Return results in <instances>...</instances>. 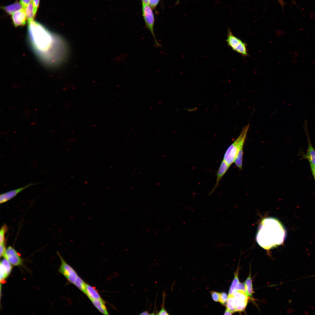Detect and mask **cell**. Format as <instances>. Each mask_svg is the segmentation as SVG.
Returning a JSON list of instances; mask_svg holds the SVG:
<instances>
[{"label":"cell","instance_id":"cell-7","mask_svg":"<svg viewBox=\"0 0 315 315\" xmlns=\"http://www.w3.org/2000/svg\"><path fill=\"white\" fill-rule=\"evenodd\" d=\"M303 127L306 134L308 143V149L307 153L303 156V158L307 159L309 162L310 165H315V150L310 140L308 133L307 121L305 119Z\"/></svg>","mask_w":315,"mask_h":315},{"label":"cell","instance_id":"cell-24","mask_svg":"<svg viewBox=\"0 0 315 315\" xmlns=\"http://www.w3.org/2000/svg\"><path fill=\"white\" fill-rule=\"evenodd\" d=\"M235 290H241L247 294L246 288L244 283H240L239 282L236 285Z\"/></svg>","mask_w":315,"mask_h":315},{"label":"cell","instance_id":"cell-2","mask_svg":"<svg viewBox=\"0 0 315 315\" xmlns=\"http://www.w3.org/2000/svg\"><path fill=\"white\" fill-rule=\"evenodd\" d=\"M286 235L285 229L278 220L268 217L262 220L258 228L256 240L261 247L269 250L282 244Z\"/></svg>","mask_w":315,"mask_h":315},{"label":"cell","instance_id":"cell-25","mask_svg":"<svg viewBox=\"0 0 315 315\" xmlns=\"http://www.w3.org/2000/svg\"><path fill=\"white\" fill-rule=\"evenodd\" d=\"M212 298L213 300L216 302H219L220 298V293L215 291L211 292Z\"/></svg>","mask_w":315,"mask_h":315},{"label":"cell","instance_id":"cell-10","mask_svg":"<svg viewBox=\"0 0 315 315\" xmlns=\"http://www.w3.org/2000/svg\"><path fill=\"white\" fill-rule=\"evenodd\" d=\"M12 19L15 27L24 25L27 19L25 9L22 8L12 15Z\"/></svg>","mask_w":315,"mask_h":315},{"label":"cell","instance_id":"cell-31","mask_svg":"<svg viewBox=\"0 0 315 315\" xmlns=\"http://www.w3.org/2000/svg\"><path fill=\"white\" fill-rule=\"evenodd\" d=\"M232 314V313L229 310H228V309H226V310H225V311L224 314V315H231V314Z\"/></svg>","mask_w":315,"mask_h":315},{"label":"cell","instance_id":"cell-11","mask_svg":"<svg viewBox=\"0 0 315 315\" xmlns=\"http://www.w3.org/2000/svg\"><path fill=\"white\" fill-rule=\"evenodd\" d=\"M12 265L5 258L0 262V281H4L10 275L12 270Z\"/></svg>","mask_w":315,"mask_h":315},{"label":"cell","instance_id":"cell-20","mask_svg":"<svg viewBox=\"0 0 315 315\" xmlns=\"http://www.w3.org/2000/svg\"><path fill=\"white\" fill-rule=\"evenodd\" d=\"M86 283L79 276H78L74 285L80 290L85 293Z\"/></svg>","mask_w":315,"mask_h":315},{"label":"cell","instance_id":"cell-22","mask_svg":"<svg viewBox=\"0 0 315 315\" xmlns=\"http://www.w3.org/2000/svg\"><path fill=\"white\" fill-rule=\"evenodd\" d=\"M162 303L161 309L160 311L158 313V315H169V314L165 309L164 303L165 298L166 297V294L165 292H163L162 293Z\"/></svg>","mask_w":315,"mask_h":315},{"label":"cell","instance_id":"cell-29","mask_svg":"<svg viewBox=\"0 0 315 315\" xmlns=\"http://www.w3.org/2000/svg\"><path fill=\"white\" fill-rule=\"evenodd\" d=\"M160 0H150L149 5L153 9L155 8L158 4Z\"/></svg>","mask_w":315,"mask_h":315},{"label":"cell","instance_id":"cell-26","mask_svg":"<svg viewBox=\"0 0 315 315\" xmlns=\"http://www.w3.org/2000/svg\"><path fill=\"white\" fill-rule=\"evenodd\" d=\"M6 249V248L5 242L0 244V255L1 258L4 256Z\"/></svg>","mask_w":315,"mask_h":315},{"label":"cell","instance_id":"cell-3","mask_svg":"<svg viewBox=\"0 0 315 315\" xmlns=\"http://www.w3.org/2000/svg\"><path fill=\"white\" fill-rule=\"evenodd\" d=\"M249 127V125L244 127L237 138L228 147L223 158L230 166L234 162L239 150L243 146Z\"/></svg>","mask_w":315,"mask_h":315},{"label":"cell","instance_id":"cell-9","mask_svg":"<svg viewBox=\"0 0 315 315\" xmlns=\"http://www.w3.org/2000/svg\"><path fill=\"white\" fill-rule=\"evenodd\" d=\"M38 183H31L23 187L1 194L0 195V203L3 204L8 201L15 197L18 194L23 190L28 187Z\"/></svg>","mask_w":315,"mask_h":315},{"label":"cell","instance_id":"cell-13","mask_svg":"<svg viewBox=\"0 0 315 315\" xmlns=\"http://www.w3.org/2000/svg\"><path fill=\"white\" fill-rule=\"evenodd\" d=\"M85 294L90 300H103L97 290L93 287L86 283Z\"/></svg>","mask_w":315,"mask_h":315},{"label":"cell","instance_id":"cell-6","mask_svg":"<svg viewBox=\"0 0 315 315\" xmlns=\"http://www.w3.org/2000/svg\"><path fill=\"white\" fill-rule=\"evenodd\" d=\"M61 261V265L58 270L59 272L62 274L70 283L74 284L78 276L74 270L65 261L58 252H57Z\"/></svg>","mask_w":315,"mask_h":315},{"label":"cell","instance_id":"cell-19","mask_svg":"<svg viewBox=\"0 0 315 315\" xmlns=\"http://www.w3.org/2000/svg\"><path fill=\"white\" fill-rule=\"evenodd\" d=\"M239 266L237 269V270L235 273V277L234 278L232 282L231 286L230 288L229 295H231L232 294V293L233 291L235 290V287L237 284L239 283V278H238V272H239Z\"/></svg>","mask_w":315,"mask_h":315},{"label":"cell","instance_id":"cell-1","mask_svg":"<svg viewBox=\"0 0 315 315\" xmlns=\"http://www.w3.org/2000/svg\"><path fill=\"white\" fill-rule=\"evenodd\" d=\"M28 37L32 48L43 62L57 65L66 60L68 48L65 41L34 20L28 23Z\"/></svg>","mask_w":315,"mask_h":315},{"label":"cell","instance_id":"cell-32","mask_svg":"<svg viewBox=\"0 0 315 315\" xmlns=\"http://www.w3.org/2000/svg\"><path fill=\"white\" fill-rule=\"evenodd\" d=\"M139 314L140 315H149V314H149V312H148V311H144L143 312H142L140 314Z\"/></svg>","mask_w":315,"mask_h":315},{"label":"cell","instance_id":"cell-18","mask_svg":"<svg viewBox=\"0 0 315 315\" xmlns=\"http://www.w3.org/2000/svg\"><path fill=\"white\" fill-rule=\"evenodd\" d=\"M243 148H241L238 151L234 161L236 166L240 169H242L243 156Z\"/></svg>","mask_w":315,"mask_h":315},{"label":"cell","instance_id":"cell-28","mask_svg":"<svg viewBox=\"0 0 315 315\" xmlns=\"http://www.w3.org/2000/svg\"><path fill=\"white\" fill-rule=\"evenodd\" d=\"M32 0H20V3L21 4L22 8L24 9L31 2Z\"/></svg>","mask_w":315,"mask_h":315},{"label":"cell","instance_id":"cell-12","mask_svg":"<svg viewBox=\"0 0 315 315\" xmlns=\"http://www.w3.org/2000/svg\"><path fill=\"white\" fill-rule=\"evenodd\" d=\"M230 166L224 160H222L217 172L215 186L211 191V194L214 192L218 187L221 178L226 172Z\"/></svg>","mask_w":315,"mask_h":315},{"label":"cell","instance_id":"cell-4","mask_svg":"<svg viewBox=\"0 0 315 315\" xmlns=\"http://www.w3.org/2000/svg\"><path fill=\"white\" fill-rule=\"evenodd\" d=\"M142 12L146 26L153 36L155 46L156 47H161V45L158 41L154 31V17L151 8L148 4L142 3Z\"/></svg>","mask_w":315,"mask_h":315},{"label":"cell","instance_id":"cell-15","mask_svg":"<svg viewBox=\"0 0 315 315\" xmlns=\"http://www.w3.org/2000/svg\"><path fill=\"white\" fill-rule=\"evenodd\" d=\"M22 8V6L20 2H16L4 7V9L8 14L12 15Z\"/></svg>","mask_w":315,"mask_h":315},{"label":"cell","instance_id":"cell-30","mask_svg":"<svg viewBox=\"0 0 315 315\" xmlns=\"http://www.w3.org/2000/svg\"><path fill=\"white\" fill-rule=\"evenodd\" d=\"M311 170L315 181V165H310Z\"/></svg>","mask_w":315,"mask_h":315},{"label":"cell","instance_id":"cell-33","mask_svg":"<svg viewBox=\"0 0 315 315\" xmlns=\"http://www.w3.org/2000/svg\"><path fill=\"white\" fill-rule=\"evenodd\" d=\"M142 3L149 5L150 0H142Z\"/></svg>","mask_w":315,"mask_h":315},{"label":"cell","instance_id":"cell-8","mask_svg":"<svg viewBox=\"0 0 315 315\" xmlns=\"http://www.w3.org/2000/svg\"><path fill=\"white\" fill-rule=\"evenodd\" d=\"M3 257L12 265L18 266L22 264V260L19 253L11 246L6 249Z\"/></svg>","mask_w":315,"mask_h":315},{"label":"cell","instance_id":"cell-17","mask_svg":"<svg viewBox=\"0 0 315 315\" xmlns=\"http://www.w3.org/2000/svg\"><path fill=\"white\" fill-rule=\"evenodd\" d=\"M244 283L246 286L247 294L248 296L252 298L253 291L250 270L249 276L246 280Z\"/></svg>","mask_w":315,"mask_h":315},{"label":"cell","instance_id":"cell-5","mask_svg":"<svg viewBox=\"0 0 315 315\" xmlns=\"http://www.w3.org/2000/svg\"><path fill=\"white\" fill-rule=\"evenodd\" d=\"M227 35L226 41L229 46L243 56H247L248 53L246 43L233 35L230 29Z\"/></svg>","mask_w":315,"mask_h":315},{"label":"cell","instance_id":"cell-21","mask_svg":"<svg viewBox=\"0 0 315 315\" xmlns=\"http://www.w3.org/2000/svg\"><path fill=\"white\" fill-rule=\"evenodd\" d=\"M8 230L6 225L4 224L1 227L0 230V244L5 242V236Z\"/></svg>","mask_w":315,"mask_h":315},{"label":"cell","instance_id":"cell-23","mask_svg":"<svg viewBox=\"0 0 315 315\" xmlns=\"http://www.w3.org/2000/svg\"><path fill=\"white\" fill-rule=\"evenodd\" d=\"M228 296L225 292L220 293V298L219 302L222 304H224L228 300Z\"/></svg>","mask_w":315,"mask_h":315},{"label":"cell","instance_id":"cell-14","mask_svg":"<svg viewBox=\"0 0 315 315\" xmlns=\"http://www.w3.org/2000/svg\"><path fill=\"white\" fill-rule=\"evenodd\" d=\"M91 301L94 305L101 313L105 315L109 314L105 305V302L103 300H95Z\"/></svg>","mask_w":315,"mask_h":315},{"label":"cell","instance_id":"cell-16","mask_svg":"<svg viewBox=\"0 0 315 315\" xmlns=\"http://www.w3.org/2000/svg\"><path fill=\"white\" fill-rule=\"evenodd\" d=\"M25 12L28 23L33 20L35 15L34 7L32 1L25 8Z\"/></svg>","mask_w":315,"mask_h":315},{"label":"cell","instance_id":"cell-27","mask_svg":"<svg viewBox=\"0 0 315 315\" xmlns=\"http://www.w3.org/2000/svg\"><path fill=\"white\" fill-rule=\"evenodd\" d=\"M39 1L40 0H32V1L34 7V12L35 15L36 14L37 9L38 6Z\"/></svg>","mask_w":315,"mask_h":315}]
</instances>
